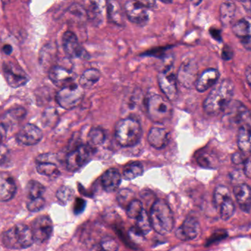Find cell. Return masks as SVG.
Segmentation results:
<instances>
[{
	"label": "cell",
	"instance_id": "cell-42",
	"mask_svg": "<svg viewBox=\"0 0 251 251\" xmlns=\"http://www.w3.org/2000/svg\"><path fill=\"white\" fill-rule=\"evenodd\" d=\"M100 247L103 251H118L119 249V246L117 242L114 239L110 237H105L102 239Z\"/></svg>",
	"mask_w": 251,
	"mask_h": 251
},
{
	"label": "cell",
	"instance_id": "cell-12",
	"mask_svg": "<svg viewBox=\"0 0 251 251\" xmlns=\"http://www.w3.org/2000/svg\"><path fill=\"white\" fill-rule=\"evenodd\" d=\"M158 82L162 92L171 101H175L178 96L177 79L171 71V67H167L158 74Z\"/></svg>",
	"mask_w": 251,
	"mask_h": 251
},
{
	"label": "cell",
	"instance_id": "cell-43",
	"mask_svg": "<svg viewBox=\"0 0 251 251\" xmlns=\"http://www.w3.org/2000/svg\"><path fill=\"white\" fill-rule=\"evenodd\" d=\"M56 111L54 109H47L44 112V115H43L42 121H43V125H47V126H49V125H51V123H52L53 121L55 119V118H57V113H56Z\"/></svg>",
	"mask_w": 251,
	"mask_h": 251
},
{
	"label": "cell",
	"instance_id": "cell-45",
	"mask_svg": "<svg viewBox=\"0 0 251 251\" xmlns=\"http://www.w3.org/2000/svg\"><path fill=\"white\" fill-rule=\"evenodd\" d=\"M10 159V151L7 146L0 143V166L5 165Z\"/></svg>",
	"mask_w": 251,
	"mask_h": 251
},
{
	"label": "cell",
	"instance_id": "cell-40",
	"mask_svg": "<svg viewBox=\"0 0 251 251\" xmlns=\"http://www.w3.org/2000/svg\"><path fill=\"white\" fill-rule=\"evenodd\" d=\"M99 4L100 1H93L90 5L89 10L87 12L88 17L97 22L101 21V17H103V7Z\"/></svg>",
	"mask_w": 251,
	"mask_h": 251
},
{
	"label": "cell",
	"instance_id": "cell-31",
	"mask_svg": "<svg viewBox=\"0 0 251 251\" xmlns=\"http://www.w3.org/2000/svg\"><path fill=\"white\" fill-rule=\"evenodd\" d=\"M88 144L93 148L101 145L105 141L106 135L104 131L101 128H94L88 134Z\"/></svg>",
	"mask_w": 251,
	"mask_h": 251
},
{
	"label": "cell",
	"instance_id": "cell-18",
	"mask_svg": "<svg viewBox=\"0 0 251 251\" xmlns=\"http://www.w3.org/2000/svg\"><path fill=\"white\" fill-rule=\"evenodd\" d=\"M233 32L238 37L245 48L251 50V18L246 17L236 22Z\"/></svg>",
	"mask_w": 251,
	"mask_h": 251
},
{
	"label": "cell",
	"instance_id": "cell-10",
	"mask_svg": "<svg viewBox=\"0 0 251 251\" xmlns=\"http://www.w3.org/2000/svg\"><path fill=\"white\" fill-rule=\"evenodd\" d=\"M32 235L34 242L38 245H41L50 240L52 235L53 223L50 217L42 215L35 218L32 223Z\"/></svg>",
	"mask_w": 251,
	"mask_h": 251
},
{
	"label": "cell",
	"instance_id": "cell-22",
	"mask_svg": "<svg viewBox=\"0 0 251 251\" xmlns=\"http://www.w3.org/2000/svg\"><path fill=\"white\" fill-rule=\"evenodd\" d=\"M169 134L166 130L161 128H152L148 135V141L154 148L160 150L168 144Z\"/></svg>",
	"mask_w": 251,
	"mask_h": 251
},
{
	"label": "cell",
	"instance_id": "cell-11",
	"mask_svg": "<svg viewBox=\"0 0 251 251\" xmlns=\"http://www.w3.org/2000/svg\"><path fill=\"white\" fill-rule=\"evenodd\" d=\"M3 73L8 85L12 88H19L26 85L29 78L19 65L13 62H5L2 65Z\"/></svg>",
	"mask_w": 251,
	"mask_h": 251
},
{
	"label": "cell",
	"instance_id": "cell-52",
	"mask_svg": "<svg viewBox=\"0 0 251 251\" xmlns=\"http://www.w3.org/2000/svg\"><path fill=\"white\" fill-rule=\"evenodd\" d=\"M2 50L4 54L10 55V53H12V51H13V48H12L11 46L9 45V44H5V45L2 47Z\"/></svg>",
	"mask_w": 251,
	"mask_h": 251
},
{
	"label": "cell",
	"instance_id": "cell-17",
	"mask_svg": "<svg viewBox=\"0 0 251 251\" xmlns=\"http://www.w3.org/2000/svg\"><path fill=\"white\" fill-rule=\"evenodd\" d=\"M198 66L193 60H187L180 66L178 72V81L184 86L190 88L196 84L198 78Z\"/></svg>",
	"mask_w": 251,
	"mask_h": 251
},
{
	"label": "cell",
	"instance_id": "cell-26",
	"mask_svg": "<svg viewBox=\"0 0 251 251\" xmlns=\"http://www.w3.org/2000/svg\"><path fill=\"white\" fill-rule=\"evenodd\" d=\"M100 78H101V73L98 69H87L79 78V85L82 88H92L99 82Z\"/></svg>",
	"mask_w": 251,
	"mask_h": 251
},
{
	"label": "cell",
	"instance_id": "cell-5",
	"mask_svg": "<svg viewBox=\"0 0 251 251\" xmlns=\"http://www.w3.org/2000/svg\"><path fill=\"white\" fill-rule=\"evenodd\" d=\"M146 107L149 118L155 123H165L172 117V106L159 94H153L149 96Z\"/></svg>",
	"mask_w": 251,
	"mask_h": 251
},
{
	"label": "cell",
	"instance_id": "cell-27",
	"mask_svg": "<svg viewBox=\"0 0 251 251\" xmlns=\"http://www.w3.org/2000/svg\"><path fill=\"white\" fill-rule=\"evenodd\" d=\"M236 5L232 1H225L220 9V17L224 25H228L235 16Z\"/></svg>",
	"mask_w": 251,
	"mask_h": 251
},
{
	"label": "cell",
	"instance_id": "cell-32",
	"mask_svg": "<svg viewBox=\"0 0 251 251\" xmlns=\"http://www.w3.org/2000/svg\"><path fill=\"white\" fill-rule=\"evenodd\" d=\"M26 195L29 200L42 197L45 192V187L41 183L35 180H31L26 184Z\"/></svg>",
	"mask_w": 251,
	"mask_h": 251
},
{
	"label": "cell",
	"instance_id": "cell-24",
	"mask_svg": "<svg viewBox=\"0 0 251 251\" xmlns=\"http://www.w3.org/2000/svg\"><path fill=\"white\" fill-rule=\"evenodd\" d=\"M26 115V111L24 108L18 107L10 109L6 112L1 124L7 131L10 128L20 123Z\"/></svg>",
	"mask_w": 251,
	"mask_h": 251
},
{
	"label": "cell",
	"instance_id": "cell-39",
	"mask_svg": "<svg viewBox=\"0 0 251 251\" xmlns=\"http://www.w3.org/2000/svg\"><path fill=\"white\" fill-rule=\"evenodd\" d=\"M197 162L199 165L203 167L213 168L216 167V159L206 152L199 153L197 157Z\"/></svg>",
	"mask_w": 251,
	"mask_h": 251
},
{
	"label": "cell",
	"instance_id": "cell-49",
	"mask_svg": "<svg viewBox=\"0 0 251 251\" xmlns=\"http://www.w3.org/2000/svg\"><path fill=\"white\" fill-rule=\"evenodd\" d=\"M244 165L245 175H246L248 178H251V156L248 158Z\"/></svg>",
	"mask_w": 251,
	"mask_h": 251
},
{
	"label": "cell",
	"instance_id": "cell-35",
	"mask_svg": "<svg viewBox=\"0 0 251 251\" xmlns=\"http://www.w3.org/2000/svg\"><path fill=\"white\" fill-rule=\"evenodd\" d=\"M136 228L144 235L150 232L151 230L152 229L150 217H149V215H148L146 211L143 210L141 215L137 218Z\"/></svg>",
	"mask_w": 251,
	"mask_h": 251
},
{
	"label": "cell",
	"instance_id": "cell-13",
	"mask_svg": "<svg viewBox=\"0 0 251 251\" xmlns=\"http://www.w3.org/2000/svg\"><path fill=\"white\" fill-rule=\"evenodd\" d=\"M63 50L70 58H86L88 53L81 46L77 37L74 32L66 31L62 38Z\"/></svg>",
	"mask_w": 251,
	"mask_h": 251
},
{
	"label": "cell",
	"instance_id": "cell-9",
	"mask_svg": "<svg viewBox=\"0 0 251 251\" xmlns=\"http://www.w3.org/2000/svg\"><path fill=\"white\" fill-rule=\"evenodd\" d=\"M95 149L88 144H82L72 150L66 158V167L71 172H75L82 168L91 156L94 155Z\"/></svg>",
	"mask_w": 251,
	"mask_h": 251
},
{
	"label": "cell",
	"instance_id": "cell-2",
	"mask_svg": "<svg viewBox=\"0 0 251 251\" xmlns=\"http://www.w3.org/2000/svg\"><path fill=\"white\" fill-rule=\"evenodd\" d=\"M1 241L6 249L16 251L29 249L35 243L30 227L23 223L16 224L4 231Z\"/></svg>",
	"mask_w": 251,
	"mask_h": 251
},
{
	"label": "cell",
	"instance_id": "cell-55",
	"mask_svg": "<svg viewBox=\"0 0 251 251\" xmlns=\"http://www.w3.org/2000/svg\"><path fill=\"white\" fill-rule=\"evenodd\" d=\"M91 251H103L102 249H101V247L100 246H97V247L94 248Z\"/></svg>",
	"mask_w": 251,
	"mask_h": 251
},
{
	"label": "cell",
	"instance_id": "cell-44",
	"mask_svg": "<svg viewBox=\"0 0 251 251\" xmlns=\"http://www.w3.org/2000/svg\"><path fill=\"white\" fill-rule=\"evenodd\" d=\"M128 236H129V238L131 239L134 243H137V244L143 243L145 239L144 234H142V233L136 228V226L130 228L129 231H128Z\"/></svg>",
	"mask_w": 251,
	"mask_h": 251
},
{
	"label": "cell",
	"instance_id": "cell-48",
	"mask_svg": "<svg viewBox=\"0 0 251 251\" xmlns=\"http://www.w3.org/2000/svg\"><path fill=\"white\" fill-rule=\"evenodd\" d=\"M85 201L83 199L77 198L75 200L74 210H75V213L76 214V215H79V214L82 213L84 209H85Z\"/></svg>",
	"mask_w": 251,
	"mask_h": 251
},
{
	"label": "cell",
	"instance_id": "cell-25",
	"mask_svg": "<svg viewBox=\"0 0 251 251\" xmlns=\"http://www.w3.org/2000/svg\"><path fill=\"white\" fill-rule=\"evenodd\" d=\"M237 144L243 153H251V127L249 124H245L239 128Z\"/></svg>",
	"mask_w": 251,
	"mask_h": 251
},
{
	"label": "cell",
	"instance_id": "cell-19",
	"mask_svg": "<svg viewBox=\"0 0 251 251\" xmlns=\"http://www.w3.org/2000/svg\"><path fill=\"white\" fill-rule=\"evenodd\" d=\"M17 190L14 178L7 173H0V202H7L14 197Z\"/></svg>",
	"mask_w": 251,
	"mask_h": 251
},
{
	"label": "cell",
	"instance_id": "cell-7",
	"mask_svg": "<svg viewBox=\"0 0 251 251\" xmlns=\"http://www.w3.org/2000/svg\"><path fill=\"white\" fill-rule=\"evenodd\" d=\"M84 90L79 85L73 84L62 88L56 94V101L66 110H72L82 102Z\"/></svg>",
	"mask_w": 251,
	"mask_h": 251
},
{
	"label": "cell",
	"instance_id": "cell-28",
	"mask_svg": "<svg viewBox=\"0 0 251 251\" xmlns=\"http://www.w3.org/2000/svg\"><path fill=\"white\" fill-rule=\"evenodd\" d=\"M107 16L111 22L116 25H122L124 22L123 13L119 2L110 1L107 2Z\"/></svg>",
	"mask_w": 251,
	"mask_h": 251
},
{
	"label": "cell",
	"instance_id": "cell-14",
	"mask_svg": "<svg viewBox=\"0 0 251 251\" xmlns=\"http://www.w3.org/2000/svg\"><path fill=\"white\" fill-rule=\"evenodd\" d=\"M43 138V133L36 125L26 124L16 135V141L25 146H32L39 143Z\"/></svg>",
	"mask_w": 251,
	"mask_h": 251
},
{
	"label": "cell",
	"instance_id": "cell-38",
	"mask_svg": "<svg viewBox=\"0 0 251 251\" xmlns=\"http://www.w3.org/2000/svg\"><path fill=\"white\" fill-rule=\"evenodd\" d=\"M74 195H75V192L71 187L63 186L57 190L56 197L60 203L65 205L72 200Z\"/></svg>",
	"mask_w": 251,
	"mask_h": 251
},
{
	"label": "cell",
	"instance_id": "cell-47",
	"mask_svg": "<svg viewBox=\"0 0 251 251\" xmlns=\"http://www.w3.org/2000/svg\"><path fill=\"white\" fill-rule=\"evenodd\" d=\"M130 197H131V191L127 190H122L118 195V200H119V204L127 203V201L129 200Z\"/></svg>",
	"mask_w": 251,
	"mask_h": 251
},
{
	"label": "cell",
	"instance_id": "cell-15",
	"mask_svg": "<svg viewBox=\"0 0 251 251\" xmlns=\"http://www.w3.org/2000/svg\"><path fill=\"white\" fill-rule=\"evenodd\" d=\"M201 233V226L196 218L189 217L177 229L176 236L183 241H190L199 237Z\"/></svg>",
	"mask_w": 251,
	"mask_h": 251
},
{
	"label": "cell",
	"instance_id": "cell-20",
	"mask_svg": "<svg viewBox=\"0 0 251 251\" xmlns=\"http://www.w3.org/2000/svg\"><path fill=\"white\" fill-rule=\"evenodd\" d=\"M236 200L243 212H250L251 209V188L246 184H240L234 188Z\"/></svg>",
	"mask_w": 251,
	"mask_h": 251
},
{
	"label": "cell",
	"instance_id": "cell-3",
	"mask_svg": "<svg viewBox=\"0 0 251 251\" xmlns=\"http://www.w3.org/2000/svg\"><path fill=\"white\" fill-rule=\"evenodd\" d=\"M152 228L161 235H166L172 231L174 226V217L168 203L162 199L156 200L151 209L150 215Z\"/></svg>",
	"mask_w": 251,
	"mask_h": 251
},
{
	"label": "cell",
	"instance_id": "cell-46",
	"mask_svg": "<svg viewBox=\"0 0 251 251\" xmlns=\"http://www.w3.org/2000/svg\"><path fill=\"white\" fill-rule=\"evenodd\" d=\"M247 154L243 153V152H237V153H234L231 158L232 162L235 165H241V164L246 163V160L248 159Z\"/></svg>",
	"mask_w": 251,
	"mask_h": 251
},
{
	"label": "cell",
	"instance_id": "cell-36",
	"mask_svg": "<svg viewBox=\"0 0 251 251\" xmlns=\"http://www.w3.org/2000/svg\"><path fill=\"white\" fill-rule=\"evenodd\" d=\"M143 210L144 209L141 202L138 200H133L126 207V215L131 219L137 220Z\"/></svg>",
	"mask_w": 251,
	"mask_h": 251
},
{
	"label": "cell",
	"instance_id": "cell-1",
	"mask_svg": "<svg viewBox=\"0 0 251 251\" xmlns=\"http://www.w3.org/2000/svg\"><path fill=\"white\" fill-rule=\"evenodd\" d=\"M234 84L230 80H224L212 89L203 103V109L209 115L219 114L224 112L231 102Z\"/></svg>",
	"mask_w": 251,
	"mask_h": 251
},
{
	"label": "cell",
	"instance_id": "cell-34",
	"mask_svg": "<svg viewBox=\"0 0 251 251\" xmlns=\"http://www.w3.org/2000/svg\"><path fill=\"white\" fill-rule=\"evenodd\" d=\"M231 197L229 190L226 186L220 185L215 188L213 195V203L217 209L221 206V203Z\"/></svg>",
	"mask_w": 251,
	"mask_h": 251
},
{
	"label": "cell",
	"instance_id": "cell-4",
	"mask_svg": "<svg viewBox=\"0 0 251 251\" xmlns=\"http://www.w3.org/2000/svg\"><path fill=\"white\" fill-rule=\"evenodd\" d=\"M141 125L132 118L121 119L116 126V141L122 147H129L136 145L141 139Z\"/></svg>",
	"mask_w": 251,
	"mask_h": 251
},
{
	"label": "cell",
	"instance_id": "cell-29",
	"mask_svg": "<svg viewBox=\"0 0 251 251\" xmlns=\"http://www.w3.org/2000/svg\"><path fill=\"white\" fill-rule=\"evenodd\" d=\"M36 170L40 175L50 178H57L60 175V170L54 162H36Z\"/></svg>",
	"mask_w": 251,
	"mask_h": 251
},
{
	"label": "cell",
	"instance_id": "cell-33",
	"mask_svg": "<svg viewBox=\"0 0 251 251\" xmlns=\"http://www.w3.org/2000/svg\"><path fill=\"white\" fill-rule=\"evenodd\" d=\"M218 209L219 210L221 219L224 221L229 220L235 212V206L231 197L224 200Z\"/></svg>",
	"mask_w": 251,
	"mask_h": 251
},
{
	"label": "cell",
	"instance_id": "cell-53",
	"mask_svg": "<svg viewBox=\"0 0 251 251\" xmlns=\"http://www.w3.org/2000/svg\"><path fill=\"white\" fill-rule=\"evenodd\" d=\"M6 133H7V130L4 128L1 124H0V143H1V140L6 136Z\"/></svg>",
	"mask_w": 251,
	"mask_h": 251
},
{
	"label": "cell",
	"instance_id": "cell-54",
	"mask_svg": "<svg viewBox=\"0 0 251 251\" xmlns=\"http://www.w3.org/2000/svg\"><path fill=\"white\" fill-rule=\"evenodd\" d=\"M241 3L244 8L251 13V1H241Z\"/></svg>",
	"mask_w": 251,
	"mask_h": 251
},
{
	"label": "cell",
	"instance_id": "cell-21",
	"mask_svg": "<svg viewBox=\"0 0 251 251\" xmlns=\"http://www.w3.org/2000/svg\"><path fill=\"white\" fill-rule=\"evenodd\" d=\"M219 78V72L215 69H206L196 81V88L199 92H203L213 86Z\"/></svg>",
	"mask_w": 251,
	"mask_h": 251
},
{
	"label": "cell",
	"instance_id": "cell-37",
	"mask_svg": "<svg viewBox=\"0 0 251 251\" xmlns=\"http://www.w3.org/2000/svg\"><path fill=\"white\" fill-rule=\"evenodd\" d=\"M56 49L51 44H47L43 48L41 53L40 61L41 64L46 66V64L51 63L55 57Z\"/></svg>",
	"mask_w": 251,
	"mask_h": 251
},
{
	"label": "cell",
	"instance_id": "cell-23",
	"mask_svg": "<svg viewBox=\"0 0 251 251\" xmlns=\"http://www.w3.org/2000/svg\"><path fill=\"white\" fill-rule=\"evenodd\" d=\"M122 181V176L119 171L114 168L109 169L101 177L103 188L107 193H113L118 190Z\"/></svg>",
	"mask_w": 251,
	"mask_h": 251
},
{
	"label": "cell",
	"instance_id": "cell-50",
	"mask_svg": "<svg viewBox=\"0 0 251 251\" xmlns=\"http://www.w3.org/2000/svg\"><path fill=\"white\" fill-rule=\"evenodd\" d=\"M229 50H231L229 47H226V48L224 49V52H223L222 56L225 60H229V59L231 58V56H232V51L229 52Z\"/></svg>",
	"mask_w": 251,
	"mask_h": 251
},
{
	"label": "cell",
	"instance_id": "cell-30",
	"mask_svg": "<svg viewBox=\"0 0 251 251\" xmlns=\"http://www.w3.org/2000/svg\"><path fill=\"white\" fill-rule=\"evenodd\" d=\"M143 173V167L140 162H134L128 164L124 168L123 177L127 181L135 179Z\"/></svg>",
	"mask_w": 251,
	"mask_h": 251
},
{
	"label": "cell",
	"instance_id": "cell-16",
	"mask_svg": "<svg viewBox=\"0 0 251 251\" xmlns=\"http://www.w3.org/2000/svg\"><path fill=\"white\" fill-rule=\"evenodd\" d=\"M49 77L51 82L60 88L74 84L75 74L67 68L54 65L49 71Z\"/></svg>",
	"mask_w": 251,
	"mask_h": 251
},
{
	"label": "cell",
	"instance_id": "cell-8",
	"mask_svg": "<svg viewBox=\"0 0 251 251\" xmlns=\"http://www.w3.org/2000/svg\"><path fill=\"white\" fill-rule=\"evenodd\" d=\"M224 121L231 126H242L248 124L251 115L247 108L239 101H231L224 110Z\"/></svg>",
	"mask_w": 251,
	"mask_h": 251
},
{
	"label": "cell",
	"instance_id": "cell-41",
	"mask_svg": "<svg viewBox=\"0 0 251 251\" xmlns=\"http://www.w3.org/2000/svg\"><path fill=\"white\" fill-rule=\"evenodd\" d=\"M46 201L44 197L31 199L26 203V208L30 212H38L42 210L45 206Z\"/></svg>",
	"mask_w": 251,
	"mask_h": 251
},
{
	"label": "cell",
	"instance_id": "cell-51",
	"mask_svg": "<svg viewBox=\"0 0 251 251\" xmlns=\"http://www.w3.org/2000/svg\"><path fill=\"white\" fill-rule=\"evenodd\" d=\"M246 77L248 84H249V86H250L251 89V63L248 66L247 69H246Z\"/></svg>",
	"mask_w": 251,
	"mask_h": 251
},
{
	"label": "cell",
	"instance_id": "cell-6",
	"mask_svg": "<svg viewBox=\"0 0 251 251\" xmlns=\"http://www.w3.org/2000/svg\"><path fill=\"white\" fill-rule=\"evenodd\" d=\"M155 4L154 1H128L125 4L126 14L130 22L143 26L149 22V10Z\"/></svg>",
	"mask_w": 251,
	"mask_h": 251
}]
</instances>
